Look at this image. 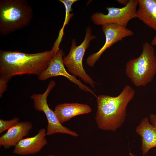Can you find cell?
<instances>
[{
	"mask_svg": "<svg viewBox=\"0 0 156 156\" xmlns=\"http://www.w3.org/2000/svg\"><path fill=\"white\" fill-rule=\"evenodd\" d=\"M59 46L54 43L49 51L28 53L14 51H0V79L8 81L16 75H40L57 53Z\"/></svg>",
	"mask_w": 156,
	"mask_h": 156,
	"instance_id": "1",
	"label": "cell"
},
{
	"mask_svg": "<svg viewBox=\"0 0 156 156\" xmlns=\"http://www.w3.org/2000/svg\"><path fill=\"white\" fill-rule=\"evenodd\" d=\"M135 94L134 89L127 85L116 96L104 94L97 96L95 119L98 127L103 130L112 131L120 128L126 117L127 107Z\"/></svg>",
	"mask_w": 156,
	"mask_h": 156,
	"instance_id": "2",
	"label": "cell"
},
{
	"mask_svg": "<svg viewBox=\"0 0 156 156\" xmlns=\"http://www.w3.org/2000/svg\"><path fill=\"white\" fill-rule=\"evenodd\" d=\"M33 16L26 0H0V34L8 35L28 25Z\"/></svg>",
	"mask_w": 156,
	"mask_h": 156,
	"instance_id": "3",
	"label": "cell"
},
{
	"mask_svg": "<svg viewBox=\"0 0 156 156\" xmlns=\"http://www.w3.org/2000/svg\"><path fill=\"white\" fill-rule=\"evenodd\" d=\"M125 72L131 82L137 87L145 86L153 81L156 74V57L151 44L147 42L143 44L141 53L127 62Z\"/></svg>",
	"mask_w": 156,
	"mask_h": 156,
	"instance_id": "4",
	"label": "cell"
},
{
	"mask_svg": "<svg viewBox=\"0 0 156 156\" xmlns=\"http://www.w3.org/2000/svg\"><path fill=\"white\" fill-rule=\"evenodd\" d=\"M92 34L91 27L88 26L86 30L83 41L79 45H77L75 39H73L68 54L63 58L64 65L68 71L75 76H78L85 83L90 84L94 90L96 83L87 74L83 65V60L86 50L90 45V41L96 39Z\"/></svg>",
	"mask_w": 156,
	"mask_h": 156,
	"instance_id": "5",
	"label": "cell"
},
{
	"mask_svg": "<svg viewBox=\"0 0 156 156\" xmlns=\"http://www.w3.org/2000/svg\"><path fill=\"white\" fill-rule=\"evenodd\" d=\"M55 84L54 81H51L43 93L34 94L31 96V99L33 101L34 107L36 111L44 112L46 116L48 122L47 135L60 133L77 137L78 134L77 133L63 126L60 122L54 111L49 106L47 101L48 96Z\"/></svg>",
	"mask_w": 156,
	"mask_h": 156,
	"instance_id": "6",
	"label": "cell"
},
{
	"mask_svg": "<svg viewBox=\"0 0 156 156\" xmlns=\"http://www.w3.org/2000/svg\"><path fill=\"white\" fill-rule=\"evenodd\" d=\"M138 0H129L128 4L121 8L106 7L107 14L96 12L91 16V20L97 25L111 23L126 27L131 19L137 17Z\"/></svg>",
	"mask_w": 156,
	"mask_h": 156,
	"instance_id": "7",
	"label": "cell"
},
{
	"mask_svg": "<svg viewBox=\"0 0 156 156\" xmlns=\"http://www.w3.org/2000/svg\"><path fill=\"white\" fill-rule=\"evenodd\" d=\"M103 32L105 37L103 46L98 51L90 55L86 59L87 64L92 67L103 53L113 44L122 40L124 38L134 34L131 30L119 25L109 23L102 25Z\"/></svg>",
	"mask_w": 156,
	"mask_h": 156,
	"instance_id": "8",
	"label": "cell"
},
{
	"mask_svg": "<svg viewBox=\"0 0 156 156\" xmlns=\"http://www.w3.org/2000/svg\"><path fill=\"white\" fill-rule=\"evenodd\" d=\"M64 53L61 49L51 59L47 68L38 77L40 81L46 80L51 77L62 76L67 78L70 82L77 85L79 88L85 91L89 92L96 97L94 92L85 85L75 76L69 74L66 70L63 62Z\"/></svg>",
	"mask_w": 156,
	"mask_h": 156,
	"instance_id": "9",
	"label": "cell"
},
{
	"mask_svg": "<svg viewBox=\"0 0 156 156\" xmlns=\"http://www.w3.org/2000/svg\"><path fill=\"white\" fill-rule=\"evenodd\" d=\"M46 129H40L35 136L23 139L15 146L13 153L16 155H32L39 153L46 145Z\"/></svg>",
	"mask_w": 156,
	"mask_h": 156,
	"instance_id": "10",
	"label": "cell"
},
{
	"mask_svg": "<svg viewBox=\"0 0 156 156\" xmlns=\"http://www.w3.org/2000/svg\"><path fill=\"white\" fill-rule=\"evenodd\" d=\"M32 123L29 121L19 122L0 137V146L5 148L15 146L32 129Z\"/></svg>",
	"mask_w": 156,
	"mask_h": 156,
	"instance_id": "11",
	"label": "cell"
},
{
	"mask_svg": "<svg viewBox=\"0 0 156 156\" xmlns=\"http://www.w3.org/2000/svg\"><path fill=\"white\" fill-rule=\"evenodd\" d=\"M92 111L91 108L88 105L72 103L58 104L54 111L58 121L62 124L75 116L88 114Z\"/></svg>",
	"mask_w": 156,
	"mask_h": 156,
	"instance_id": "12",
	"label": "cell"
},
{
	"mask_svg": "<svg viewBox=\"0 0 156 156\" xmlns=\"http://www.w3.org/2000/svg\"><path fill=\"white\" fill-rule=\"evenodd\" d=\"M135 132L141 137V149L143 156L151 149L156 147V129L145 117L137 127Z\"/></svg>",
	"mask_w": 156,
	"mask_h": 156,
	"instance_id": "13",
	"label": "cell"
},
{
	"mask_svg": "<svg viewBox=\"0 0 156 156\" xmlns=\"http://www.w3.org/2000/svg\"><path fill=\"white\" fill-rule=\"evenodd\" d=\"M137 17L156 32V0H138Z\"/></svg>",
	"mask_w": 156,
	"mask_h": 156,
	"instance_id": "14",
	"label": "cell"
},
{
	"mask_svg": "<svg viewBox=\"0 0 156 156\" xmlns=\"http://www.w3.org/2000/svg\"><path fill=\"white\" fill-rule=\"evenodd\" d=\"M77 1V0H59L64 5L66 10L65 19L62 29L63 30L65 26L68 24L69 20L73 16V14L70 13L72 11V6L74 3Z\"/></svg>",
	"mask_w": 156,
	"mask_h": 156,
	"instance_id": "15",
	"label": "cell"
},
{
	"mask_svg": "<svg viewBox=\"0 0 156 156\" xmlns=\"http://www.w3.org/2000/svg\"><path fill=\"white\" fill-rule=\"evenodd\" d=\"M20 119L18 117H15L9 120L0 119V133L12 128L19 122Z\"/></svg>",
	"mask_w": 156,
	"mask_h": 156,
	"instance_id": "16",
	"label": "cell"
},
{
	"mask_svg": "<svg viewBox=\"0 0 156 156\" xmlns=\"http://www.w3.org/2000/svg\"><path fill=\"white\" fill-rule=\"evenodd\" d=\"M8 81L0 79V97H1L4 92L6 90L7 87V83Z\"/></svg>",
	"mask_w": 156,
	"mask_h": 156,
	"instance_id": "17",
	"label": "cell"
},
{
	"mask_svg": "<svg viewBox=\"0 0 156 156\" xmlns=\"http://www.w3.org/2000/svg\"><path fill=\"white\" fill-rule=\"evenodd\" d=\"M149 120L151 124L156 129V114H151L149 116Z\"/></svg>",
	"mask_w": 156,
	"mask_h": 156,
	"instance_id": "18",
	"label": "cell"
},
{
	"mask_svg": "<svg viewBox=\"0 0 156 156\" xmlns=\"http://www.w3.org/2000/svg\"><path fill=\"white\" fill-rule=\"evenodd\" d=\"M117 1L120 4L125 6L128 4L129 0H117Z\"/></svg>",
	"mask_w": 156,
	"mask_h": 156,
	"instance_id": "19",
	"label": "cell"
},
{
	"mask_svg": "<svg viewBox=\"0 0 156 156\" xmlns=\"http://www.w3.org/2000/svg\"><path fill=\"white\" fill-rule=\"evenodd\" d=\"M151 44L152 46L156 45V35L154 36L151 40Z\"/></svg>",
	"mask_w": 156,
	"mask_h": 156,
	"instance_id": "20",
	"label": "cell"
},
{
	"mask_svg": "<svg viewBox=\"0 0 156 156\" xmlns=\"http://www.w3.org/2000/svg\"><path fill=\"white\" fill-rule=\"evenodd\" d=\"M129 154L130 156H136L134 154H133L131 152H129Z\"/></svg>",
	"mask_w": 156,
	"mask_h": 156,
	"instance_id": "21",
	"label": "cell"
},
{
	"mask_svg": "<svg viewBox=\"0 0 156 156\" xmlns=\"http://www.w3.org/2000/svg\"><path fill=\"white\" fill-rule=\"evenodd\" d=\"M47 156H56V155H52V154H49ZM72 156H75V155H72Z\"/></svg>",
	"mask_w": 156,
	"mask_h": 156,
	"instance_id": "22",
	"label": "cell"
}]
</instances>
